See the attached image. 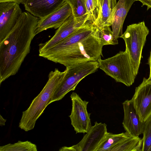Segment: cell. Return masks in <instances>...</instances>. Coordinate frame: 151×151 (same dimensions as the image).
<instances>
[{"instance_id": "1", "label": "cell", "mask_w": 151, "mask_h": 151, "mask_svg": "<svg viewBox=\"0 0 151 151\" xmlns=\"http://www.w3.org/2000/svg\"><path fill=\"white\" fill-rule=\"evenodd\" d=\"M39 19L28 12H23L15 26L0 42V85L17 73L29 53Z\"/></svg>"}, {"instance_id": "15", "label": "cell", "mask_w": 151, "mask_h": 151, "mask_svg": "<svg viewBox=\"0 0 151 151\" xmlns=\"http://www.w3.org/2000/svg\"><path fill=\"white\" fill-rule=\"evenodd\" d=\"M135 0H119L111 13L110 24L113 33V38L118 39L123 34V26L126 17Z\"/></svg>"}, {"instance_id": "21", "label": "cell", "mask_w": 151, "mask_h": 151, "mask_svg": "<svg viewBox=\"0 0 151 151\" xmlns=\"http://www.w3.org/2000/svg\"><path fill=\"white\" fill-rule=\"evenodd\" d=\"M98 36L102 45H115L118 44L113 38V33L110 26L101 28L96 27Z\"/></svg>"}, {"instance_id": "2", "label": "cell", "mask_w": 151, "mask_h": 151, "mask_svg": "<svg viewBox=\"0 0 151 151\" xmlns=\"http://www.w3.org/2000/svg\"><path fill=\"white\" fill-rule=\"evenodd\" d=\"M55 68L50 71L48 80L40 93L32 101L28 108L22 112L19 127L26 132L33 129L36 122L50 104L55 92L63 81L67 72Z\"/></svg>"}, {"instance_id": "3", "label": "cell", "mask_w": 151, "mask_h": 151, "mask_svg": "<svg viewBox=\"0 0 151 151\" xmlns=\"http://www.w3.org/2000/svg\"><path fill=\"white\" fill-rule=\"evenodd\" d=\"M103 46L98 37L96 28L89 35L49 60L66 68L74 64L97 61L102 55Z\"/></svg>"}, {"instance_id": "5", "label": "cell", "mask_w": 151, "mask_h": 151, "mask_svg": "<svg viewBox=\"0 0 151 151\" xmlns=\"http://www.w3.org/2000/svg\"><path fill=\"white\" fill-rule=\"evenodd\" d=\"M144 21L127 26L121 37L125 42L126 50L129 55L135 73L138 74L143 48L149 33Z\"/></svg>"}, {"instance_id": "25", "label": "cell", "mask_w": 151, "mask_h": 151, "mask_svg": "<svg viewBox=\"0 0 151 151\" xmlns=\"http://www.w3.org/2000/svg\"><path fill=\"white\" fill-rule=\"evenodd\" d=\"M136 1H139L141 2L143 6L145 5L147 7V10L151 9V0H135Z\"/></svg>"}, {"instance_id": "17", "label": "cell", "mask_w": 151, "mask_h": 151, "mask_svg": "<svg viewBox=\"0 0 151 151\" xmlns=\"http://www.w3.org/2000/svg\"><path fill=\"white\" fill-rule=\"evenodd\" d=\"M99 7L98 18L94 25L99 28L111 26V17L116 0H97Z\"/></svg>"}, {"instance_id": "11", "label": "cell", "mask_w": 151, "mask_h": 151, "mask_svg": "<svg viewBox=\"0 0 151 151\" xmlns=\"http://www.w3.org/2000/svg\"><path fill=\"white\" fill-rule=\"evenodd\" d=\"M131 100L140 120L145 122L151 115V79L144 78Z\"/></svg>"}, {"instance_id": "7", "label": "cell", "mask_w": 151, "mask_h": 151, "mask_svg": "<svg viewBox=\"0 0 151 151\" xmlns=\"http://www.w3.org/2000/svg\"><path fill=\"white\" fill-rule=\"evenodd\" d=\"M70 97L72 109L69 116L71 124L76 133H87L91 127V114L87 110L89 102L83 100L76 93L73 92Z\"/></svg>"}, {"instance_id": "4", "label": "cell", "mask_w": 151, "mask_h": 151, "mask_svg": "<svg viewBox=\"0 0 151 151\" xmlns=\"http://www.w3.org/2000/svg\"><path fill=\"white\" fill-rule=\"evenodd\" d=\"M97 61L99 68L117 82L127 86L133 83L137 76L127 52L120 51L114 56Z\"/></svg>"}, {"instance_id": "10", "label": "cell", "mask_w": 151, "mask_h": 151, "mask_svg": "<svg viewBox=\"0 0 151 151\" xmlns=\"http://www.w3.org/2000/svg\"><path fill=\"white\" fill-rule=\"evenodd\" d=\"M88 21L89 19L88 15L74 18L72 14L58 29L51 38L46 42L39 44V53L43 52L54 46L78 29Z\"/></svg>"}, {"instance_id": "8", "label": "cell", "mask_w": 151, "mask_h": 151, "mask_svg": "<svg viewBox=\"0 0 151 151\" xmlns=\"http://www.w3.org/2000/svg\"><path fill=\"white\" fill-rule=\"evenodd\" d=\"M96 27L92 22L88 21L78 29L54 46L43 52L39 53V56L49 60L89 35Z\"/></svg>"}, {"instance_id": "14", "label": "cell", "mask_w": 151, "mask_h": 151, "mask_svg": "<svg viewBox=\"0 0 151 151\" xmlns=\"http://www.w3.org/2000/svg\"><path fill=\"white\" fill-rule=\"evenodd\" d=\"M122 104L124 111L122 125L125 130L132 136H139L143 133L145 122L140 120L131 100H126Z\"/></svg>"}, {"instance_id": "19", "label": "cell", "mask_w": 151, "mask_h": 151, "mask_svg": "<svg viewBox=\"0 0 151 151\" xmlns=\"http://www.w3.org/2000/svg\"><path fill=\"white\" fill-rule=\"evenodd\" d=\"M131 135L126 132L117 134L107 132L96 151H108L109 149Z\"/></svg>"}, {"instance_id": "9", "label": "cell", "mask_w": 151, "mask_h": 151, "mask_svg": "<svg viewBox=\"0 0 151 151\" xmlns=\"http://www.w3.org/2000/svg\"><path fill=\"white\" fill-rule=\"evenodd\" d=\"M105 123L95 122L79 143L70 147H63L59 151H96L108 132Z\"/></svg>"}, {"instance_id": "24", "label": "cell", "mask_w": 151, "mask_h": 151, "mask_svg": "<svg viewBox=\"0 0 151 151\" xmlns=\"http://www.w3.org/2000/svg\"><path fill=\"white\" fill-rule=\"evenodd\" d=\"M85 3L90 21L94 25L99 14V7L97 0H85Z\"/></svg>"}, {"instance_id": "22", "label": "cell", "mask_w": 151, "mask_h": 151, "mask_svg": "<svg viewBox=\"0 0 151 151\" xmlns=\"http://www.w3.org/2000/svg\"><path fill=\"white\" fill-rule=\"evenodd\" d=\"M66 1L70 5L72 10V15L74 18L88 15L85 0H66Z\"/></svg>"}, {"instance_id": "26", "label": "cell", "mask_w": 151, "mask_h": 151, "mask_svg": "<svg viewBox=\"0 0 151 151\" xmlns=\"http://www.w3.org/2000/svg\"><path fill=\"white\" fill-rule=\"evenodd\" d=\"M27 0H0V2H12L19 4H24Z\"/></svg>"}, {"instance_id": "20", "label": "cell", "mask_w": 151, "mask_h": 151, "mask_svg": "<svg viewBox=\"0 0 151 151\" xmlns=\"http://www.w3.org/2000/svg\"><path fill=\"white\" fill-rule=\"evenodd\" d=\"M37 151L36 145L30 141H19L14 144H9L0 147V151Z\"/></svg>"}, {"instance_id": "27", "label": "cell", "mask_w": 151, "mask_h": 151, "mask_svg": "<svg viewBox=\"0 0 151 151\" xmlns=\"http://www.w3.org/2000/svg\"><path fill=\"white\" fill-rule=\"evenodd\" d=\"M148 64L149 65L150 68V74L148 78L151 79V50L148 60Z\"/></svg>"}, {"instance_id": "6", "label": "cell", "mask_w": 151, "mask_h": 151, "mask_svg": "<svg viewBox=\"0 0 151 151\" xmlns=\"http://www.w3.org/2000/svg\"><path fill=\"white\" fill-rule=\"evenodd\" d=\"M99 68L98 62L90 61L73 64L66 68V73L53 95L50 102L62 99L69 92L74 91L79 83L87 76L96 72Z\"/></svg>"}, {"instance_id": "28", "label": "cell", "mask_w": 151, "mask_h": 151, "mask_svg": "<svg viewBox=\"0 0 151 151\" xmlns=\"http://www.w3.org/2000/svg\"><path fill=\"white\" fill-rule=\"evenodd\" d=\"M0 119L2 120V121H1V120H0V125L1 126L4 125H5V122L6 121V119H4L1 115H0Z\"/></svg>"}, {"instance_id": "23", "label": "cell", "mask_w": 151, "mask_h": 151, "mask_svg": "<svg viewBox=\"0 0 151 151\" xmlns=\"http://www.w3.org/2000/svg\"><path fill=\"white\" fill-rule=\"evenodd\" d=\"M142 151H151V115L145 122Z\"/></svg>"}, {"instance_id": "16", "label": "cell", "mask_w": 151, "mask_h": 151, "mask_svg": "<svg viewBox=\"0 0 151 151\" xmlns=\"http://www.w3.org/2000/svg\"><path fill=\"white\" fill-rule=\"evenodd\" d=\"M66 0H27L24 4L25 10L40 18L53 12Z\"/></svg>"}, {"instance_id": "12", "label": "cell", "mask_w": 151, "mask_h": 151, "mask_svg": "<svg viewBox=\"0 0 151 151\" xmlns=\"http://www.w3.org/2000/svg\"><path fill=\"white\" fill-rule=\"evenodd\" d=\"M22 12L18 4L0 2V42L15 26Z\"/></svg>"}, {"instance_id": "13", "label": "cell", "mask_w": 151, "mask_h": 151, "mask_svg": "<svg viewBox=\"0 0 151 151\" xmlns=\"http://www.w3.org/2000/svg\"><path fill=\"white\" fill-rule=\"evenodd\" d=\"M72 14L69 4L65 1L58 9L50 14L39 18L36 34L50 28H58Z\"/></svg>"}, {"instance_id": "18", "label": "cell", "mask_w": 151, "mask_h": 151, "mask_svg": "<svg viewBox=\"0 0 151 151\" xmlns=\"http://www.w3.org/2000/svg\"><path fill=\"white\" fill-rule=\"evenodd\" d=\"M143 140L139 136L131 135L123 140L108 151H142Z\"/></svg>"}]
</instances>
